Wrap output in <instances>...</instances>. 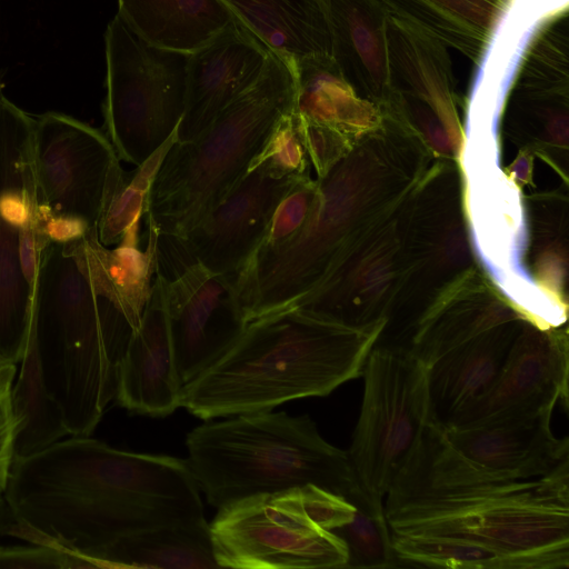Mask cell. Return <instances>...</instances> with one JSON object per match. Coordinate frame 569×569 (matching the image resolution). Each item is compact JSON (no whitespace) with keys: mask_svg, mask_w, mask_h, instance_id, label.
<instances>
[{"mask_svg":"<svg viewBox=\"0 0 569 569\" xmlns=\"http://www.w3.org/2000/svg\"><path fill=\"white\" fill-rule=\"evenodd\" d=\"M3 496L14 517L7 535L91 559L122 536L204 518L187 459L120 450L90 436L14 457Z\"/></svg>","mask_w":569,"mask_h":569,"instance_id":"1","label":"cell"},{"mask_svg":"<svg viewBox=\"0 0 569 569\" xmlns=\"http://www.w3.org/2000/svg\"><path fill=\"white\" fill-rule=\"evenodd\" d=\"M421 141L383 114L317 179L313 202L288 238L262 243L237 276L247 322L289 307L312 289L342 251L399 203L427 170Z\"/></svg>","mask_w":569,"mask_h":569,"instance_id":"2","label":"cell"},{"mask_svg":"<svg viewBox=\"0 0 569 569\" xmlns=\"http://www.w3.org/2000/svg\"><path fill=\"white\" fill-rule=\"evenodd\" d=\"M380 331L349 329L295 307L261 316L183 385L181 407L207 421L328 396L362 375Z\"/></svg>","mask_w":569,"mask_h":569,"instance_id":"3","label":"cell"},{"mask_svg":"<svg viewBox=\"0 0 569 569\" xmlns=\"http://www.w3.org/2000/svg\"><path fill=\"white\" fill-rule=\"evenodd\" d=\"M136 329L63 243L46 248L37 333L46 383L70 436H90L114 400L119 362Z\"/></svg>","mask_w":569,"mask_h":569,"instance_id":"4","label":"cell"},{"mask_svg":"<svg viewBox=\"0 0 569 569\" xmlns=\"http://www.w3.org/2000/svg\"><path fill=\"white\" fill-rule=\"evenodd\" d=\"M186 446L199 489L217 509L306 483L347 499L361 491L347 451L325 440L307 415L268 410L207 420Z\"/></svg>","mask_w":569,"mask_h":569,"instance_id":"5","label":"cell"},{"mask_svg":"<svg viewBox=\"0 0 569 569\" xmlns=\"http://www.w3.org/2000/svg\"><path fill=\"white\" fill-rule=\"evenodd\" d=\"M392 533L441 535L486 545L506 569H568L569 462L548 475L385 505Z\"/></svg>","mask_w":569,"mask_h":569,"instance_id":"6","label":"cell"},{"mask_svg":"<svg viewBox=\"0 0 569 569\" xmlns=\"http://www.w3.org/2000/svg\"><path fill=\"white\" fill-rule=\"evenodd\" d=\"M295 107V82L271 50L260 78L199 136L176 141L153 179L147 209L159 233L183 237L219 204L262 153Z\"/></svg>","mask_w":569,"mask_h":569,"instance_id":"7","label":"cell"},{"mask_svg":"<svg viewBox=\"0 0 569 569\" xmlns=\"http://www.w3.org/2000/svg\"><path fill=\"white\" fill-rule=\"evenodd\" d=\"M555 407L467 427L430 421L397 478L408 498L538 478L569 462V440L556 438Z\"/></svg>","mask_w":569,"mask_h":569,"instance_id":"8","label":"cell"},{"mask_svg":"<svg viewBox=\"0 0 569 569\" xmlns=\"http://www.w3.org/2000/svg\"><path fill=\"white\" fill-rule=\"evenodd\" d=\"M107 137L136 167L177 131L186 108L189 53L153 46L117 13L104 33Z\"/></svg>","mask_w":569,"mask_h":569,"instance_id":"9","label":"cell"},{"mask_svg":"<svg viewBox=\"0 0 569 569\" xmlns=\"http://www.w3.org/2000/svg\"><path fill=\"white\" fill-rule=\"evenodd\" d=\"M428 372L401 348L373 345L366 359L362 402L347 453L368 497L385 500L431 420Z\"/></svg>","mask_w":569,"mask_h":569,"instance_id":"10","label":"cell"},{"mask_svg":"<svg viewBox=\"0 0 569 569\" xmlns=\"http://www.w3.org/2000/svg\"><path fill=\"white\" fill-rule=\"evenodd\" d=\"M309 162L292 108L227 197L182 237L192 254L214 273L238 276L267 238L281 201L310 177Z\"/></svg>","mask_w":569,"mask_h":569,"instance_id":"11","label":"cell"},{"mask_svg":"<svg viewBox=\"0 0 569 569\" xmlns=\"http://www.w3.org/2000/svg\"><path fill=\"white\" fill-rule=\"evenodd\" d=\"M500 126L462 129L461 166L469 239L503 298L520 301L537 289L526 268L527 214L517 183L500 164Z\"/></svg>","mask_w":569,"mask_h":569,"instance_id":"12","label":"cell"},{"mask_svg":"<svg viewBox=\"0 0 569 569\" xmlns=\"http://www.w3.org/2000/svg\"><path fill=\"white\" fill-rule=\"evenodd\" d=\"M156 273L164 286L177 369L186 385L231 347L248 325L237 276L210 271L182 237L159 232Z\"/></svg>","mask_w":569,"mask_h":569,"instance_id":"13","label":"cell"},{"mask_svg":"<svg viewBox=\"0 0 569 569\" xmlns=\"http://www.w3.org/2000/svg\"><path fill=\"white\" fill-rule=\"evenodd\" d=\"M410 192L357 237L325 277L289 307L353 330L382 329L406 270Z\"/></svg>","mask_w":569,"mask_h":569,"instance_id":"14","label":"cell"},{"mask_svg":"<svg viewBox=\"0 0 569 569\" xmlns=\"http://www.w3.org/2000/svg\"><path fill=\"white\" fill-rule=\"evenodd\" d=\"M209 525L219 568H345L348 561L337 533L313 526L273 495L223 506Z\"/></svg>","mask_w":569,"mask_h":569,"instance_id":"15","label":"cell"},{"mask_svg":"<svg viewBox=\"0 0 569 569\" xmlns=\"http://www.w3.org/2000/svg\"><path fill=\"white\" fill-rule=\"evenodd\" d=\"M389 86L380 107L435 154L457 157L462 127L448 48L418 27L389 14Z\"/></svg>","mask_w":569,"mask_h":569,"instance_id":"16","label":"cell"},{"mask_svg":"<svg viewBox=\"0 0 569 569\" xmlns=\"http://www.w3.org/2000/svg\"><path fill=\"white\" fill-rule=\"evenodd\" d=\"M33 159L39 211L97 227L116 171V150L102 131L64 113L34 118Z\"/></svg>","mask_w":569,"mask_h":569,"instance_id":"17","label":"cell"},{"mask_svg":"<svg viewBox=\"0 0 569 569\" xmlns=\"http://www.w3.org/2000/svg\"><path fill=\"white\" fill-rule=\"evenodd\" d=\"M569 343L566 328L542 329L523 318L491 388L445 427H467L568 405Z\"/></svg>","mask_w":569,"mask_h":569,"instance_id":"18","label":"cell"},{"mask_svg":"<svg viewBox=\"0 0 569 569\" xmlns=\"http://www.w3.org/2000/svg\"><path fill=\"white\" fill-rule=\"evenodd\" d=\"M271 49L239 19L189 53L177 141L199 136L262 74Z\"/></svg>","mask_w":569,"mask_h":569,"instance_id":"19","label":"cell"},{"mask_svg":"<svg viewBox=\"0 0 569 569\" xmlns=\"http://www.w3.org/2000/svg\"><path fill=\"white\" fill-rule=\"evenodd\" d=\"M180 380L162 279L156 273L139 327L120 359L114 400L126 410L167 417L181 407Z\"/></svg>","mask_w":569,"mask_h":569,"instance_id":"20","label":"cell"},{"mask_svg":"<svg viewBox=\"0 0 569 569\" xmlns=\"http://www.w3.org/2000/svg\"><path fill=\"white\" fill-rule=\"evenodd\" d=\"M569 0H507L472 74L465 111L501 116L535 38L568 12Z\"/></svg>","mask_w":569,"mask_h":569,"instance_id":"21","label":"cell"},{"mask_svg":"<svg viewBox=\"0 0 569 569\" xmlns=\"http://www.w3.org/2000/svg\"><path fill=\"white\" fill-rule=\"evenodd\" d=\"M325 13L331 56L343 78L379 108L388 96L387 20L377 0H318Z\"/></svg>","mask_w":569,"mask_h":569,"instance_id":"22","label":"cell"},{"mask_svg":"<svg viewBox=\"0 0 569 569\" xmlns=\"http://www.w3.org/2000/svg\"><path fill=\"white\" fill-rule=\"evenodd\" d=\"M501 126L522 150H536L567 171L569 72L522 63L505 102Z\"/></svg>","mask_w":569,"mask_h":569,"instance_id":"23","label":"cell"},{"mask_svg":"<svg viewBox=\"0 0 569 569\" xmlns=\"http://www.w3.org/2000/svg\"><path fill=\"white\" fill-rule=\"evenodd\" d=\"M523 317L500 323L443 355L429 367L431 421L450 425L495 383Z\"/></svg>","mask_w":569,"mask_h":569,"instance_id":"24","label":"cell"},{"mask_svg":"<svg viewBox=\"0 0 569 569\" xmlns=\"http://www.w3.org/2000/svg\"><path fill=\"white\" fill-rule=\"evenodd\" d=\"M283 58L293 77L295 109L301 118L331 127L353 140L381 123V109L355 91L330 54Z\"/></svg>","mask_w":569,"mask_h":569,"instance_id":"25","label":"cell"},{"mask_svg":"<svg viewBox=\"0 0 569 569\" xmlns=\"http://www.w3.org/2000/svg\"><path fill=\"white\" fill-rule=\"evenodd\" d=\"M118 14L149 43L191 53L238 18L220 0H118Z\"/></svg>","mask_w":569,"mask_h":569,"instance_id":"26","label":"cell"},{"mask_svg":"<svg viewBox=\"0 0 569 569\" xmlns=\"http://www.w3.org/2000/svg\"><path fill=\"white\" fill-rule=\"evenodd\" d=\"M100 568H219L204 518L162 525L122 536L98 550Z\"/></svg>","mask_w":569,"mask_h":569,"instance_id":"27","label":"cell"},{"mask_svg":"<svg viewBox=\"0 0 569 569\" xmlns=\"http://www.w3.org/2000/svg\"><path fill=\"white\" fill-rule=\"evenodd\" d=\"M220 1L276 53L331 56L330 32L318 0Z\"/></svg>","mask_w":569,"mask_h":569,"instance_id":"28","label":"cell"},{"mask_svg":"<svg viewBox=\"0 0 569 569\" xmlns=\"http://www.w3.org/2000/svg\"><path fill=\"white\" fill-rule=\"evenodd\" d=\"M522 317L506 299L470 282L439 308L409 351L427 367L447 352L506 321Z\"/></svg>","mask_w":569,"mask_h":569,"instance_id":"29","label":"cell"},{"mask_svg":"<svg viewBox=\"0 0 569 569\" xmlns=\"http://www.w3.org/2000/svg\"><path fill=\"white\" fill-rule=\"evenodd\" d=\"M407 21L466 56L480 57L507 0H377Z\"/></svg>","mask_w":569,"mask_h":569,"instance_id":"30","label":"cell"},{"mask_svg":"<svg viewBox=\"0 0 569 569\" xmlns=\"http://www.w3.org/2000/svg\"><path fill=\"white\" fill-rule=\"evenodd\" d=\"M20 363L18 378L11 389V405L16 421V457H26L69 435L63 413L46 383L37 333V311L31 318Z\"/></svg>","mask_w":569,"mask_h":569,"instance_id":"31","label":"cell"},{"mask_svg":"<svg viewBox=\"0 0 569 569\" xmlns=\"http://www.w3.org/2000/svg\"><path fill=\"white\" fill-rule=\"evenodd\" d=\"M39 295L23 274L19 254V228L0 217V357L18 363L28 340Z\"/></svg>","mask_w":569,"mask_h":569,"instance_id":"32","label":"cell"},{"mask_svg":"<svg viewBox=\"0 0 569 569\" xmlns=\"http://www.w3.org/2000/svg\"><path fill=\"white\" fill-rule=\"evenodd\" d=\"M529 209L531 278L546 293L567 305V200L543 196L532 199Z\"/></svg>","mask_w":569,"mask_h":569,"instance_id":"33","label":"cell"},{"mask_svg":"<svg viewBox=\"0 0 569 569\" xmlns=\"http://www.w3.org/2000/svg\"><path fill=\"white\" fill-rule=\"evenodd\" d=\"M177 141V131L132 173L120 167L107 192L97 224L98 238L106 246H117L147 213L153 179L169 148Z\"/></svg>","mask_w":569,"mask_h":569,"instance_id":"34","label":"cell"},{"mask_svg":"<svg viewBox=\"0 0 569 569\" xmlns=\"http://www.w3.org/2000/svg\"><path fill=\"white\" fill-rule=\"evenodd\" d=\"M392 547L399 566L506 569L501 553L486 545L459 537L392 533Z\"/></svg>","mask_w":569,"mask_h":569,"instance_id":"35","label":"cell"},{"mask_svg":"<svg viewBox=\"0 0 569 569\" xmlns=\"http://www.w3.org/2000/svg\"><path fill=\"white\" fill-rule=\"evenodd\" d=\"M349 501L356 507L352 520L332 531L347 546L348 561L345 568L399 567L385 512V500L368 497L360 491Z\"/></svg>","mask_w":569,"mask_h":569,"instance_id":"36","label":"cell"},{"mask_svg":"<svg viewBox=\"0 0 569 569\" xmlns=\"http://www.w3.org/2000/svg\"><path fill=\"white\" fill-rule=\"evenodd\" d=\"M283 506L313 526L335 531L353 518L355 505L341 495L313 483L272 493Z\"/></svg>","mask_w":569,"mask_h":569,"instance_id":"37","label":"cell"},{"mask_svg":"<svg viewBox=\"0 0 569 569\" xmlns=\"http://www.w3.org/2000/svg\"><path fill=\"white\" fill-rule=\"evenodd\" d=\"M0 546V569H82L99 568L83 555L52 545Z\"/></svg>","mask_w":569,"mask_h":569,"instance_id":"38","label":"cell"},{"mask_svg":"<svg viewBox=\"0 0 569 569\" xmlns=\"http://www.w3.org/2000/svg\"><path fill=\"white\" fill-rule=\"evenodd\" d=\"M296 113L301 143L318 178H321L351 149L355 140L331 127L306 120Z\"/></svg>","mask_w":569,"mask_h":569,"instance_id":"39","label":"cell"},{"mask_svg":"<svg viewBox=\"0 0 569 569\" xmlns=\"http://www.w3.org/2000/svg\"><path fill=\"white\" fill-rule=\"evenodd\" d=\"M17 372L16 363L0 357V492H4L16 457V421L11 405V389Z\"/></svg>","mask_w":569,"mask_h":569,"instance_id":"40","label":"cell"},{"mask_svg":"<svg viewBox=\"0 0 569 569\" xmlns=\"http://www.w3.org/2000/svg\"><path fill=\"white\" fill-rule=\"evenodd\" d=\"M316 191L317 180L309 177L301 181L279 204L262 243L278 242L292 234L306 219Z\"/></svg>","mask_w":569,"mask_h":569,"instance_id":"41","label":"cell"},{"mask_svg":"<svg viewBox=\"0 0 569 569\" xmlns=\"http://www.w3.org/2000/svg\"><path fill=\"white\" fill-rule=\"evenodd\" d=\"M532 156L528 150H521L509 168V177L516 183H531Z\"/></svg>","mask_w":569,"mask_h":569,"instance_id":"42","label":"cell"},{"mask_svg":"<svg viewBox=\"0 0 569 569\" xmlns=\"http://www.w3.org/2000/svg\"><path fill=\"white\" fill-rule=\"evenodd\" d=\"M3 96H4V94H3V92H2V90H1V88H0V101H1V99H2V97H3Z\"/></svg>","mask_w":569,"mask_h":569,"instance_id":"43","label":"cell"}]
</instances>
